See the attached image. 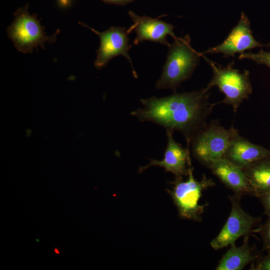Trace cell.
I'll return each instance as SVG.
<instances>
[{
    "instance_id": "16",
    "label": "cell",
    "mask_w": 270,
    "mask_h": 270,
    "mask_svg": "<svg viewBox=\"0 0 270 270\" xmlns=\"http://www.w3.org/2000/svg\"><path fill=\"white\" fill-rule=\"evenodd\" d=\"M238 59H248L260 64L266 66L270 68V52L262 50L257 53L252 52H244L238 56Z\"/></svg>"
},
{
    "instance_id": "8",
    "label": "cell",
    "mask_w": 270,
    "mask_h": 270,
    "mask_svg": "<svg viewBox=\"0 0 270 270\" xmlns=\"http://www.w3.org/2000/svg\"><path fill=\"white\" fill-rule=\"evenodd\" d=\"M232 209L229 216L218 235L210 242L211 246L219 250L230 246L238 238L246 236L260 220L246 212L242 208L239 196H230Z\"/></svg>"
},
{
    "instance_id": "3",
    "label": "cell",
    "mask_w": 270,
    "mask_h": 270,
    "mask_svg": "<svg viewBox=\"0 0 270 270\" xmlns=\"http://www.w3.org/2000/svg\"><path fill=\"white\" fill-rule=\"evenodd\" d=\"M238 131L226 128L218 120L206 123L192 138L190 144L194 156L206 166L224 158Z\"/></svg>"
},
{
    "instance_id": "20",
    "label": "cell",
    "mask_w": 270,
    "mask_h": 270,
    "mask_svg": "<svg viewBox=\"0 0 270 270\" xmlns=\"http://www.w3.org/2000/svg\"><path fill=\"white\" fill-rule=\"evenodd\" d=\"M102 2L110 4L124 6L134 0H101Z\"/></svg>"
},
{
    "instance_id": "14",
    "label": "cell",
    "mask_w": 270,
    "mask_h": 270,
    "mask_svg": "<svg viewBox=\"0 0 270 270\" xmlns=\"http://www.w3.org/2000/svg\"><path fill=\"white\" fill-rule=\"evenodd\" d=\"M254 196L258 197L270 190V158H264L252 164L244 170Z\"/></svg>"
},
{
    "instance_id": "12",
    "label": "cell",
    "mask_w": 270,
    "mask_h": 270,
    "mask_svg": "<svg viewBox=\"0 0 270 270\" xmlns=\"http://www.w3.org/2000/svg\"><path fill=\"white\" fill-rule=\"evenodd\" d=\"M208 168L214 175L234 192L236 195L254 196V190L244 170L226 158H222L214 161Z\"/></svg>"
},
{
    "instance_id": "13",
    "label": "cell",
    "mask_w": 270,
    "mask_h": 270,
    "mask_svg": "<svg viewBox=\"0 0 270 270\" xmlns=\"http://www.w3.org/2000/svg\"><path fill=\"white\" fill-rule=\"evenodd\" d=\"M224 158L244 170L257 160L270 158V150L253 144L238 134L232 140Z\"/></svg>"
},
{
    "instance_id": "21",
    "label": "cell",
    "mask_w": 270,
    "mask_h": 270,
    "mask_svg": "<svg viewBox=\"0 0 270 270\" xmlns=\"http://www.w3.org/2000/svg\"><path fill=\"white\" fill-rule=\"evenodd\" d=\"M71 2V0H58L59 6L62 8H66L70 6Z\"/></svg>"
},
{
    "instance_id": "2",
    "label": "cell",
    "mask_w": 270,
    "mask_h": 270,
    "mask_svg": "<svg viewBox=\"0 0 270 270\" xmlns=\"http://www.w3.org/2000/svg\"><path fill=\"white\" fill-rule=\"evenodd\" d=\"M201 56L200 52L192 47L188 35L174 39L168 46L166 60L162 75L156 82V88L175 92L178 86L191 77Z\"/></svg>"
},
{
    "instance_id": "5",
    "label": "cell",
    "mask_w": 270,
    "mask_h": 270,
    "mask_svg": "<svg viewBox=\"0 0 270 270\" xmlns=\"http://www.w3.org/2000/svg\"><path fill=\"white\" fill-rule=\"evenodd\" d=\"M188 178L183 180L182 178H176L172 182L173 187L167 190L177 208L179 216L182 218L202 220V214L207 204L200 205L199 200L202 192L215 184L213 180L203 176L200 180L194 178L193 168L189 167Z\"/></svg>"
},
{
    "instance_id": "6",
    "label": "cell",
    "mask_w": 270,
    "mask_h": 270,
    "mask_svg": "<svg viewBox=\"0 0 270 270\" xmlns=\"http://www.w3.org/2000/svg\"><path fill=\"white\" fill-rule=\"evenodd\" d=\"M14 16V20L8 28L7 32L18 51L24 54L31 53L38 46L44 48L46 42H52L56 40L59 30L51 36H46L44 28L36 16L29 14L28 4L17 10Z\"/></svg>"
},
{
    "instance_id": "1",
    "label": "cell",
    "mask_w": 270,
    "mask_h": 270,
    "mask_svg": "<svg viewBox=\"0 0 270 270\" xmlns=\"http://www.w3.org/2000/svg\"><path fill=\"white\" fill-rule=\"evenodd\" d=\"M210 88L188 92L174 93L163 98H142V108L130 114L142 122H150L166 130L177 131L185 138L188 146L194 136L207 123L216 104L209 102Z\"/></svg>"
},
{
    "instance_id": "15",
    "label": "cell",
    "mask_w": 270,
    "mask_h": 270,
    "mask_svg": "<svg viewBox=\"0 0 270 270\" xmlns=\"http://www.w3.org/2000/svg\"><path fill=\"white\" fill-rule=\"evenodd\" d=\"M246 239L240 246H236L235 243L230 245V248L219 261L216 270H241L256 258L248 246V238Z\"/></svg>"
},
{
    "instance_id": "9",
    "label": "cell",
    "mask_w": 270,
    "mask_h": 270,
    "mask_svg": "<svg viewBox=\"0 0 270 270\" xmlns=\"http://www.w3.org/2000/svg\"><path fill=\"white\" fill-rule=\"evenodd\" d=\"M256 41L252 35L249 19L242 12L238 24L232 28L226 38L220 44L200 52L201 54H222L224 57H234L256 48L270 46Z\"/></svg>"
},
{
    "instance_id": "7",
    "label": "cell",
    "mask_w": 270,
    "mask_h": 270,
    "mask_svg": "<svg viewBox=\"0 0 270 270\" xmlns=\"http://www.w3.org/2000/svg\"><path fill=\"white\" fill-rule=\"evenodd\" d=\"M79 23L82 26L91 30L98 36L100 38V45L97 50L96 58L94 63L97 69L103 68L112 58L121 55L128 60L132 66L134 76L136 78L137 77L128 54V51L132 46L128 44V35L129 33L125 28L111 26L104 32H99L84 23Z\"/></svg>"
},
{
    "instance_id": "11",
    "label": "cell",
    "mask_w": 270,
    "mask_h": 270,
    "mask_svg": "<svg viewBox=\"0 0 270 270\" xmlns=\"http://www.w3.org/2000/svg\"><path fill=\"white\" fill-rule=\"evenodd\" d=\"M171 131L166 130L167 144L164 158L161 160L150 159L148 164L139 168V172H142L150 166H158L164 168L166 172H171L177 178L188 176L189 167L191 166L189 150L174 140Z\"/></svg>"
},
{
    "instance_id": "4",
    "label": "cell",
    "mask_w": 270,
    "mask_h": 270,
    "mask_svg": "<svg viewBox=\"0 0 270 270\" xmlns=\"http://www.w3.org/2000/svg\"><path fill=\"white\" fill-rule=\"evenodd\" d=\"M210 66L212 77L207 85L211 88L217 86L225 97L220 102L232 106L234 112L244 100L248 99L252 93V88L250 79V72L245 70L240 72L233 68L232 62L226 66H222L202 56Z\"/></svg>"
},
{
    "instance_id": "17",
    "label": "cell",
    "mask_w": 270,
    "mask_h": 270,
    "mask_svg": "<svg viewBox=\"0 0 270 270\" xmlns=\"http://www.w3.org/2000/svg\"><path fill=\"white\" fill-rule=\"evenodd\" d=\"M263 242L264 249L270 251V217L266 222L259 228Z\"/></svg>"
},
{
    "instance_id": "18",
    "label": "cell",
    "mask_w": 270,
    "mask_h": 270,
    "mask_svg": "<svg viewBox=\"0 0 270 270\" xmlns=\"http://www.w3.org/2000/svg\"><path fill=\"white\" fill-rule=\"evenodd\" d=\"M263 206L264 213L270 217V190L258 196Z\"/></svg>"
},
{
    "instance_id": "19",
    "label": "cell",
    "mask_w": 270,
    "mask_h": 270,
    "mask_svg": "<svg viewBox=\"0 0 270 270\" xmlns=\"http://www.w3.org/2000/svg\"><path fill=\"white\" fill-rule=\"evenodd\" d=\"M268 252V254L258 263L254 270H270V251Z\"/></svg>"
},
{
    "instance_id": "10",
    "label": "cell",
    "mask_w": 270,
    "mask_h": 270,
    "mask_svg": "<svg viewBox=\"0 0 270 270\" xmlns=\"http://www.w3.org/2000/svg\"><path fill=\"white\" fill-rule=\"evenodd\" d=\"M132 20L133 24L128 30L129 34L134 32L136 37L134 44H138L144 40H150L168 46H170L166 40L168 35L174 39L177 37L173 32L174 26L158 18L140 16L133 11L128 12Z\"/></svg>"
}]
</instances>
